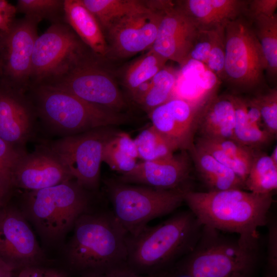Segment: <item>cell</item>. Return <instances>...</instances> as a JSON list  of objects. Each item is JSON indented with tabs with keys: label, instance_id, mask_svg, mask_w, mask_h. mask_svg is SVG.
Returning a JSON list of instances; mask_svg holds the SVG:
<instances>
[{
	"label": "cell",
	"instance_id": "cell-1",
	"mask_svg": "<svg viewBox=\"0 0 277 277\" xmlns=\"http://www.w3.org/2000/svg\"><path fill=\"white\" fill-rule=\"evenodd\" d=\"M202 228L190 210L176 213L156 226L147 225L137 234L128 235L127 266L142 275L170 269L192 250Z\"/></svg>",
	"mask_w": 277,
	"mask_h": 277
},
{
	"label": "cell",
	"instance_id": "cell-2",
	"mask_svg": "<svg viewBox=\"0 0 277 277\" xmlns=\"http://www.w3.org/2000/svg\"><path fill=\"white\" fill-rule=\"evenodd\" d=\"M273 193L257 194L245 190L194 191L185 190L184 202L200 222L222 232L258 238L266 226Z\"/></svg>",
	"mask_w": 277,
	"mask_h": 277
},
{
	"label": "cell",
	"instance_id": "cell-3",
	"mask_svg": "<svg viewBox=\"0 0 277 277\" xmlns=\"http://www.w3.org/2000/svg\"><path fill=\"white\" fill-rule=\"evenodd\" d=\"M73 227L66 250L71 270L82 275L126 264L129 234L112 212L87 211Z\"/></svg>",
	"mask_w": 277,
	"mask_h": 277
},
{
	"label": "cell",
	"instance_id": "cell-4",
	"mask_svg": "<svg viewBox=\"0 0 277 277\" xmlns=\"http://www.w3.org/2000/svg\"><path fill=\"white\" fill-rule=\"evenodd\" d=\"M259 238L230 236L203 226L195 245L175 265L191 277H250L260 259Z\"/></svg>",
	"mask_w": 277,
	"mask_h": 277
},
{
	"label": "cell",
	"instance_id": "cell-5",
	"mask_svg": "<svg viewBox=\"0 0 277 277\" xmlns=\"http://www.w3.org/2000/svg\"><path fill=\"white\" fill-rule=\"evenodd\" d=\"M36 92L41 116L50 127L67 136L130 121L125 114L92 104L52 86L39 85Z\"/></svg>",
	"mask_w": 277,
	"mask_h": 277
},
{
	"label": "cell",
	"instance_id": "cell-6",
	"mask_svg": "<svg viewBox=\"0 0 277 277\" xmlns=\"http://www.w3.org/2000/svg\"><path fill=\"white\" fill-rule=\"evenodd\" d=\"M87 190L74 180L25 195V210L41 236L50 242L59 240L88 211Z\"/></svg>",
	"mask_w": 277,
	"mask_h": 277
},
{
	"label": "cell",
	"instance_id": "cell-7",
	"mask_svg": "<svg viewBox=\"0 0 277 277\" xmlns=\"http://www.w3.org/2000/svg\"><path fill=\"white\" fill-rule=\"evenodd\" d=\"M223 81L240 92H258L266 86L265 64L252 22L245 15L225 27Z\"/></svg>",
	"mask_w": 277,
	"mask_h": 277
},
{
	"label": "cell",
	"instance_id": "cell-8",
	"mask_svg": "<svg viewBox=\"0 0 277 277\" xmlns=\"http://www.w3.org/2000/svg\"><path fill=\"white\" fill-rule=\"evenodd\" d=\"M106 184L112 212L130 235L137 234L150 221L173 212L184 202L185 190H162L118 181Z\"/></svg>",
	"mask_w": 277,
	"mask_h": 277
},
{
	"label": "cell",
	"instance_id": "cell-9",
	"mask_svg": "<svg viewBox=\"0 0 277 277\" xmlns=\"http://www.w3.org/2000/svg\"><path fill=\"white\" fill-rule=\"evenodd\" d=\"M86 56L84 44L69 26L52 24L35 41L30 79L38 85L66 73Z\"/></svg>",
	"mask_w": 277,
	"mask_h": 277
},
{
	"label": "cell",
	"instance_id": "cell-10",
	"mask_svg": "<svg viewBox=\"0 0 277 277\" xmlns=\"http://www.w3.org/2000/svg\"><path fill=\"white\" fill-rule=\"evenodd\" d=\"M117 131L111 127L66 136L46 145L60 159L73 179L86 190L99 185L105 143Z\"/></svg>",
	"mask_w": 277,
	"mask_h": 277
},
{
	"label": "cell",
	"instance_id": "cell-11",
	"mask_svg": "<svg viewBox=\"0 0 277 277\" xmlns=\"http://www.w3.org/2000/svg\"><path fill=\"white\" fill-rule=\"evenodd\" d=\"M44 85L68 91L92 104L122 113L127 104L116 83L87 56L66 73Z\"/></svg>",
	"mask_w": 277,
	"mask_h": 277
},
{
	"label": "cell",
	"instance_id": "cell-12",
	"mask_svg": "<svg viewBox=\"0 0 277 277\" xmlns=\"http://www.w3.org/2000/svg\"><path fill=\"white\" fill-rule=\"evenodd\" d=\"M38 23L26 16L0 34V72L10 83L9 89L22 93L30 80Z\"/></svg>",
	"mask_w": 277,
	"mask_h": 277
},
{
	"label": "cell",
	"instance_id": "cell-13",
	"mask_svg": "<svg viewBox=\"0 0 277 277\" xmlns=\"http://www.w3.org/2000/svg\"><path fill=\"white\" fill-rule=\"evenodd\" d=\"M168 1H155L144 11L124 17L112 25L107 33L110 51L127 57L150 49L157 33L163 10ZM148 3V2H147Z\"/></svg>",
	"mask_w": 277,
	"mask_h": 277
},
{
	"label": "cell",
	"instance_id": "cell-14",
	"mask_svg": "<svg viewBox=\"0 0 277 277\" xmlns=\"http://www.w3.org/2000/svg\"><path fill=\"white\" fill-rule=\"evenodd\" d=\"M0 259L15 272L42 264L45 255L25 216L6 204L0 209Z\"/></svg>",
	"mask_w": 277,
	"mask_h": 277
},
{
	"label": "cell",
	"instance_id": "cell-15",
	"mask_svg": "<svg viewBox=\"0 0 277 277\" xmlns=\"http://www.w3.org/2000/svg\"><path fill=\"white\" fill-rule=\"evenodd\" d=\"M203 105L170 98L149 113L151 125L175 151L189 152L195 146L199 116Z\"/></svg>",
	"mask_w": 277,
	"mask_h": 277
},
{
	"label": "cell",
	"instance_id": "cell-16",
	"mask_svg": "<svg viewBox=\"0 0 277 277\" xmlns=\"http://www.w3.org/2000/svg\"><path fill=\"white\" fill-rule=\"evenodd\" d=\"M192 161L187 151L168 156L137 163L130 172L123 174L118 181L162 190L188 189Z\"/></svg>",
	"mask_w": 277,
	"mask_h": 277
},
{
	"label": "cell",
	"instance_id": "cell-17",
	"mask_svg": "<svg viewBox=\"0 0 277 277\" xmlns=\"http://www.w3.org/2000/svg\"><path fill=\"white\" fill-rule=\"evenodd\" d=\"M198 30L174 2L168 1L151 49L167 61H174L182 67L188 61Z\"/></svg>",
	"mask_w": 277,
	"mask_h": 277
},
{
	"label": "cell",
	"instance_id": "cell-18",
	"mask_svg": "<svg viewBox=\"0 0 277 277\" xmlns=\"http://www.w3.org/2000/svg\"><path fill=\"white\" fill-rule=\"evenodd\" d=\"M74 180L60 159L47 146L24 153L12 174L13 186L35 191Z\"/></svg>",
	"mask_w": 277,
	"mask_h": 277
},
{
	"label": "cell",
	"instance_id": "cell-19",
	"mask_svg": "<svg viewBox=\"0 0 277 277\" xmlns=\"http://www.w3.org/2000/svg\"><path fill=\"white\" fill-rule=\"evenodd\" d=\"M32 109L22 93L0 89V138L14 147L23 145L33 131Z\"/></svg>",
	"mask_w": 277,
	"mask_h": 277
},
{
	"label": "cell",
	"instance_id": "cell-20",
	"mask_svg": "<svg viewBox=\"0 0 277 277\" xmlns=\"http://www.w3.org/2000/svg\"><path fill=\"white\" fill-rule=\"evenodd\" d=\"M248 0H185L174 2L199 30L225 27L245 15Z\"/></svg>",
	"mask_w": 277,
	"mask_h": 277
},
{
	"label": "cell",
	"instance_id": "cell-21",
	"mask_svg": "<svg viewBox=\"0 0 277 277\" xmlns=\"http://www.w3.org/2000/svg\"><path fill=\"white\" fill-rule=\"evenodd\" d=\"M235 122L233 94L216 93L201 107L196 133L200 137L234 140Z\"/></svg>",
	"mask_w": 277,
	"mask_h": 277
},
{
	"label": "cell",
	"instance_id": "cell-22",
	"mask_svg": "<svg viewBox=\"0 0 277 277\" xmlns=\"http://www.w3.org/2000/svg\"><path fill=\"white\" fill-rule=\"evenodd\" d=\"M64 13L67 23L82 42L98 56L109 53L105 35L94 15L82 0L64 1Z\"/></svg>",
	"mask_w": 277,
	"mask_h": 277
},
{
	"label": "cell",
	"instance_id": "cell-23",
	"mask_svg": "<svg viewBox=\"0 0 277 277\" xmlns=\"http://www.w3.org/2000/svg\"><path fill=\"white\" fill-rule=\"evenodd\" d=\"M195 144L232 170L245 182L256 150L244 146L233 139L199 137L195 140Z\"/></svg>",
	"mask_w": 277,
	"mask_h": 277
},
{
	"label": "cell",
	"instance_id": "cell-24",
	"mask_svg": "<svg viewBox=\"0 0 277 277\" xmlns=\"http://www.w3.org/2000/svg\"><path fill=\"white\" fill-rule=\"evenodd\" d=\"M188 153L196 172L208 191L245 190L244 182L232 170L202 148L195 144Z\"/></svg>",
	"mask_w": 277,
	"mask_h": 277
},
{
	"label": "cell",
	"instance_id": "cell-25",
	"mask_svg": "<svg viewBox=\"0 0 277 277\" xmlns=\"http://www.w3.org/2000/svg\"><path fill=\"white\" fill-rule=\"evenodd\" d=\"M233 97L235 114L234 140L252 149L261 150L274 138L262 125L248 117L246 97L233 94Z\"/></svg>",
	"mask_w": 277,
	"mask_h": 277
},
{
	"label": "cell",
	"instance_id": "cell-26",
	"mask_svg": "<svg viewBox=\"0 0 277 277\" xmlns=\"http://www.w3.org/2000/svg\"><path fill=\"white\" fill-rule=\"evenodd\" d=\"M94 15L103 32L129 15L148 10L147 1L137 0H82Z\"/></svg>",
	"mask_w": 277,
	"mask_h": 277
},
{
	"label": "cell",
	"instance_id": "cell-27",
	"mask_svg": "<svg viewBox=\"0 0 277 277\" xmlns=\"http://www.w3.org/2000/svg\"><path fill=\"white\" fill-rule=\"evenodd\" d=\"M137 159L138 154L134 140L126 133L117 131L104 146L103 162L122 174L134 168L137 163Z\"/></svg>",
	"mask_w": 277,
	"mask_h": 277
},
{
	"label": "cell",
	"instance_id": "cell-28",
	"mask_svg": "<svg viewBox=\"0 0 277 277\" xmlns=\"http://www.w3.org/2000/svg\"><path fill=\"white\" fill-rule=\"evenodd\" d=\"M251 21L264 58L265 72L269 81L275 83L277 77L276 13L271 16H259Z\"/></svg>",
	"mask_w": 277,
	"mask_h": 277
},
{
	"label": "cell",
	"instance_id": "cell-29",
	"mask_svg": "<svg viewBox=\"0 0 277 277\" xmlns=\"http://www.w3.org/2000/svg\"><path fill=\"white\" fill-rule=\"evenodd\" d=\"M244 186L245 190L262 194L277 189V164L262 150L255 151Z\"/></svg>",
	"mask_w": 277,
	"mask_h": 277
},
{
	"label": "cell",
	"instance_id": "cell-30",
	"mask_svg": "<svg viewBox=\"0 0 277 277\" xmlns=\"http://www.w3.org/2000/svg\"><path fill=\"white\" fill-rule=\"evenodd\" d=\"M182 68L185 82L201 99L206 101L217 93L221 81L205 64L189 60Z\"/></svg>",
	"mask_w": 277,
	"mask_h": 277
},
{
	"label": "cell",
	"instance_id": "cell-31",
	"mask_svg": "<svg viewBox=\"0 0 277 277\" xmlns=\"http://www.w3.org/2000/svg\"><path fill=\"white\" fill-rule=\"evenodd\" d=\"M167 60L152 49L132 63L127 68L125 76V84L130 92L140 85L151 80L165 67Z\"/></svg>",
	"mask_w": 277,
	"mask_h": 277
},
{
	"label": "cell",
	"instance_id": "cell-32",
	"mask_svg": "<svg viewBox=\"0 0 277 277\" xmlns=\"http://www.w3.org/2000/svg\"><path fill=\"white\" fill-rule=\"evenodd\" d=\"M177 80L175 72L163 68L151 79V86L140 105L148 112L171 98Z\"/></svg>",
	"mask_w": 277,
	"mask_h": 277
},
{
	"label": "cell",
	"instance_id": "cell-33",
	"mask_svg": "<svg viewBox=\"0 0 277 277\" xmlns=\"http://www.w3.org/2000/svg\"><path fill=\"white\" fill-rule=\"evenodd\" d=\"M138 158L143 161L160 159L175 151L170 144L151 125L134 140Z\"/></svg>",
	"mask_w": 277,
	"mask_h": 277
},
{
	"label": "cell",
	"instance_id": "cell-34",
	"mask_svg": "<svg viewBox=\"0 0 277 277\" xmlns=\"http://www.w3.org/2000/svg\"><path fill=\"white\" fill-rule=\"evenodd\" d=\"M252 98L259 110L265 130L275 138L277 134L276 86L262 90Z\"/></svg>",
	"mask_w": 277,
	"mask_h": 277
},
{
	"label": "cell",
	"instance_id": "cell-35",
	"mask_svg": "<svg viewBox=\"0 0 277 277\" xmlns=\"http://www.w3.org/2000/svg\"><path fill=\"white\" fill-rule=\"evenodd\" d=\"M16 11L24 13L26 17L40 22L44 18H53L61 10L64 11V1L19 0Z\"/></svg>",
	"mask_w": 277,
	"mask_h": 277
},
{
	"label": "cell",
	"instance_id": "cell-36",
	"mask_svg": "<svg viewBox=\"0 0 277 277\" xmlns=\"http://www.w3.org/2000/svg\"><path fill=\"white\" fill-rule=\"evenodd\" d=\"M225 57V27L216 28L206 65L222 81L224 76Z\"/></svg>",
	"mask_w": 277,
	"mask_h": 277
},
{
	"label": "cell",
	"instance_id": "cell-37",
	"mask_svg": "<svg viewBox=\"0 0 277 277\" xmlns=\"http://www.w3.org/2000/svg\"><path fill=\"white\" fill-rule=\"evenodd\" d=\"M24 153L22 150L0 138V176L12 185L13 171Z\"/></svg>",
	"mask_w": 277,
	"mask_h": 277
},
{
	"label": "cell",
	"instance_id": "cell-38",
	"mask_svg": "<svg viewBox=\"0 0 277 277\" xmlns=\"http://www.w3.org/2000/svg\"><path fill=\"white\" fill-rule=\"evenodd\" d=\"M216 29L199 30L188 57L206 64L212 44Z\"/></svg>",
	"mask_w": 277,
	"mask_h": 277
},
{
	"label": "cell",
	"instance_id": "cell-39",
	"mask_svg": "<svg viewBox=\"0 0 277 277\" xmlns=\"http://www.w3.org/2000/svg\"><path fill=\"white\" fill-rule=\"evenodd\" d=\"M268 228L266 277H277V221L269 214L266 225Z\"/></svg>",
	"mask_w": 277,
	"mask_h": 277
},
{
	"label": "cell",
	"instance_id": "cell-40",
	"mask_svg": "<svg viewBox=\"0 0 277 277\" xmlns=\"http://www.w3.org/2000/svg\"><path fill=\"white\" fill-rule=\"evenodd\" d=\"M15 273V277H70L65 270L45 267L42 264L28 266Z\"/></svg>",
	"mask_w": 277,
	"mask_h": 277
},
{
	"label": "cell",
	"instance_id": "cell-41",
	"mask_svg": "<svg viewBox=\"0 0 277 277\" xmlns=\"http://www.w3.org/2000/svg\"><path fill=\"white\" fill-rule=\"evenodd\" d=\"M276 8V0H248L245 16L251 20L261 15L271 16Z\"/></svg>",
	"mask_w": 277,
	"mask_h": 277
},
{
	"label": "cell",
	"instance_id": "cell-42",
	"mask_svg": "<svg viewBox=\"0 0 277 277\" xmlns=\"http://www.w3.org/2000/svg\"><path fill=\"white\" fill-rule=\"evenodd\" d=\"M167 271L153 275H142L134 272L125 264L103 272L83 274L80 277H167Z\"/></svg>",
	"mask_w": 277,
	"mask_h": 277
},
{
	"label": "cell",
	"instance_id": "cell-43",
	"mask_svg": "<svg viewBox=\"0 0 277 277\" xmlns=\"http://www.w3.org/2000/svg\"><path fill=\"white\" fill-rule=\"evenodd\" d=\"M16 11V7L6 1L0 0V34L9 30Z\"/></svg>",
	"mask_w": 277,
	"mask_h": 277
},
{
	"label": "cell",
	"instance_id": "cell-44",
	"mask_svg": "<svg viewBox=\"0 0 277 277\" xmlns=\"http://www.w3.org/2000/svg\"><path fill=\"white\" fill-rule=\"evenodd\" d=\"M12 184L0 176V209L7 204L12 187Z\"/></svg>",
	"mask_w": 277,
	"mask_h": 277
},
{
	"label": "cell",
	"instance_id": "cell-45",
	"mask_svg": "<svg viewBox=\"0 0 277 277\" xmlns=\"http://www.w3.org/2000/svg\"><path fill=\"white\" fill-rule=\"evenodd\" d=\"M151 86V80L145 82L140 85L132 92L131 96L135 102L140 104Z\"/></svg>",
	"mask_w": 277,
	"mask_h": 277
},
{
	"label": "cell",
	"instance_id": "cell-46",
	"mask_svg": "<svg viewBox=\"0 0 277 277\" xmlns=\"http://www.w3.org/2000/svg\"><path fill=\"white\" fill-rule=\"evenodd\" d=\"M14 269L0 259V277H14Z\"/></svg>",
	"mask_w": 277,
	"mask_h": 277
},
{
	"label": "cell",
	"instance_id": "cell-47",
	"mask_svg": "<svg viewBox=\"0 0 277 277\" xmlns=\"http://www.w3.org/2000/svg\"><path fill=\"white\" fill-rule=\"evenodd\" d=\"M167 277H191L175 265L168 270Z\"/></svg>",
	"mask_w": 277,
	"mask_h": 277
},
{
	"label": "cell",
	"instance_id": "cell-48",
	"mask_svg": "<svg viewBox=\"0 0 277 277\" xmlns=\"http://www.w3.org/2000/svg\"><path fill=\"white\" fill-rule=\"evenodd\" d=\"M273 162L277 164V147L275 146L271 153V155H269Z\"/></svg>",
	"mask_w": 277,
	"mask_h": 277
},
{
	"label": "cell",
	"instance_id": "cell-49",
	"mask_svg": "<svg viewBox=\"0 0 277 277\" xmlns=\"http://www.w3.org/2000/svg\"><path fill=\"white\" fill-rule=\"evenodd\" d=\"M231 277H248V276L242 273H241L240 272H236L234 273Z\"/></svg>",
	"mask_w": 277,
	"mask_h": 277
},
{
	"label": "cell",
	"instance_id": "cell-50",
	"mask_svg": "<svg viewBox=\"0 0 277 277\" xmlns=\"http://www.w3.org/2000/svg\"><path fill=\"white\" fill-rule=\"evenodd\" d=\"M14 277H15V275H14Z\"/></svg>",
	"mask_w": 277,
	"mask_h": 277
}]
</instances>
